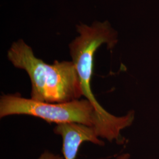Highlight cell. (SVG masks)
Instances as JSON below:
<instances>
[{
  "label": "cell",
  "instance_id": "6da1fadb",
  "mask_svg": "<svg viewBox=\"0 0 159 159\" xmlns=\"http://www.w3.org/2000/svg\"><path fill=\"white\" fill-rule=\"evenodd\" d=\"M8 59L17 68L25 70L31 83V99L59 103L79 100L83 96L79 78L72 61H55L52 64L35 57L23 40L12 44Z\"/></svg>",
  "mask_w": 159,
  "mask_h": 159
},
{
  "label": "cell",
  "instance_id": "7a4b0ae2",
  "mask_svg": "<svg viewBox=\"0 0 159 159\" xmlns=\"http://www.w3.org/2000/svg\"><path fill=\"white\" fill-rule=\"evenodd\" d=\"M77 29L80 36L69 45L72 62L79 78L83 96L95 108L99 129L108 130L117 123L119 119L108 113L98 102L91 90V81L96 51L104 43L113 48L117 43L116 33L107 21L94 23L90 27L81 24Z\"/></svg>",
  "mask_w": 159,
  "mask_h": 159
},
{
  "label": "cell",
  "instance_id": "3957f363",
  "mask_svg": "<svg viewBox=\"0 0 159 159\" xmlns=\"http://www.w3.org/2000/svg\"><path fill=\"white\" fill-rule=\"evenodd\" d=\"M12 115H28L57 125L78 123L87 125H98L95 108L88 100L51 103L25 98L19 94H3L0 97V117Z\"/></svg>",
  "mask_w": 159,
  "mask_h": 159
},
{
  "label": "cell",
  "instance_id": "277c9868",
  "mask_svg": "<svg viewBox=\"0 0 159 159\" xmlns=\"http://www.w3.org/2000/svg\"><path fill=\"white\" fill-rule=\"evenodd\" d=\"M54 132L62 137L64 159H75L80 147L83 143L89 142L100 146L104 144L98 138L99 136L94 126L78 123H65L57 125Z\"/></svg>",
  "mask_w": 159,
  "mask_h": 159
},
{
  "label": "cell",
  "instance_id": "5b68a950",
  "mask_svg": "<svg viewBox=\"0 0 159 159\" xmlns=\"http://www.w3.org/2000/svg\"><path fill=\"white\" fill-rule=\"evenodd\" d=\"M38 159H64L60 155L54 154L48 151H46L41 154Z\"/></svg>",
  "mask_w": 159,
  "mask_h": 159
},
{
  "label": "cell",
  "instance_id": "8992f818",
  "mask_svg": "<svg viewBox=\"0 0 159 159\" xmlns=\"http://www.w3.org/2000/svg\"><path fill=\"white\" fill-rule=\"evenodd\" d=\"M128 156L127 155H124V156H122L121 157H120L118 159H128Z\"/></svg>",
  "mask_w": 159,
  "mask_h": 159
}]
</instances>
